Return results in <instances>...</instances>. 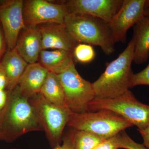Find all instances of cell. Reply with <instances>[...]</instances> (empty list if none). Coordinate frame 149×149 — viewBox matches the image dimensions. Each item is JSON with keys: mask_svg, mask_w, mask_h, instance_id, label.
I'll return each instance as SVG.
<instances>
[{"mask_svg": "<svg viewBox=\"0 0 149 149\" xmlns=\"http://www.w3.org/2000/svg\"><path fill=\"white\" fill-rule=\"evenodd\" d=\"M67 125L90 132L104 139L111 138L133 126L122 116L107 110L71 112Z\"/></svg>", "mask_w": 149, "mask_h": 149, "instance_id": "277c9868", "label": "cell"}, {"mask_svg": "<svg viewBox=\"0 0 149 149\" xmlns=\"http://www.w3.org/2000/svg\"><path fill=\"white\" fill-rule=\"evenodd\" d=\"M1 64L5 71L8 79L6 91L11 92L17 86L19 80L28 63L19 55L15 48L8 50L4 54Z\"/></svg>", "mask_w": 149, "mask_h": 149, "instance_id": "9a60e30c", "label": "cell"}, {"mask_svg": "<svg viewBox=\"0 0 149 149\" xmlns=\"http://www.w3.org/2000/svg\"><path fill=\"white\" fill-rule=\"evenodd\" d=\"M8 79L5 71L0 62V90H6Z\"/></svg>", "mask_w": 149, "mask_h": 149, "instance_id": "cb8c5ba5", "label": "cell"}, {"mask_svg": "<svg viewBox=\"0 0 149 149\" xmlns=\"http://www.w3.org/2000/svg\"><path fill=\"white\" fill-rule=\"evenodd\" d=\"M1 25L0 23V59L4 53L6 46H7L5 38L3 32L2 28Z\"/></svg>", "mask_w": 149, "mask_h": 149, "instance_id": "484cf974", "label": "cell"}, {"mask_svg": "<svg viewBox=\"0 0 149 149\" xmlns=\"http://www.w3.org/2000/svg\"><path fill=\"white\" fill-rule=\"evenodd\" d=\"M42 130L35 109L17 86L8 93L7 102L1 111L0 140L10 143L29 132Z\"/></svg>", "mask_w": 149, "mask_h": 149, "instance_id": "6da1fadb", "label": "cell"}, {"mask_svg": "<svg viewBox=\"0 0 149 149\" xmlns=\"http://www.w3.org/2000/svg\"><path fill=\"white\" fill-rule=\"evenodd\" d=\"M107 110L122 116L138 130L145 129L149 124V105L139 102L129 90L113 98L95 97L88 104V111Z\"/></svg>", "mask_w": 149, "mask_h": 149, "instance_id": "5b68a950", "label": "cell"}, {"mask_svg": "<svg viewBox=\"0 0 149 149\" xmlns=\"http://www.w3.org/2000/svg\"><path fill=\"white\" fill-rule=\"evenodd\" d=\"M73 58L81 63H86L93 61L95 53L92 46L83 43L77 44L73 50Z\"/></svg>", "mask_w": 149, "mask_h": 149, "instance_id": "ffe728a7", "label": "cell"}, {"mask_svg": "<svg viewBox=\"0 0 149 149\" xmlns=\"http://www.w3.org/2000/svg\"><path fill=\"white\" fill-rule=\"evenodd\" d=\"M57 75L70 111L74 113L88 111V104L95 98L92 83L81 77L74 63L64 72Z\"/></svg>", "mask_w": 149, "mask_h": 149, "instance_id": "52a82bcc", "label": "cell"}, {"mask_svg": "<svg viewBox=\"0 0 149 149\" xmlns=\"http://www.w3.org/2000/svg\"><path fill=\"white\" fill-rule=\"evenodd\" d=\"M72 53L62 50H42L38 63L49 72L60 74L68 68L72 63Z\"/></svg>", "mask_w": 149, "mask_h": 149, "instance_id": "2e32d148", "label": "cell"}, {"mask_svg": "<svg viewBox=\"0 0 149 149\" xmlns=\"http://www.w3.org/2000/svg\"><path fill=\"white\" fill-rule=\"evenodd\" d=\"M38 26L42 35V50H62L72 53L79 44L63 24L47 23Z\"/></svg>", "mask_w": 149, "mask_h": 149, "instance_id": "7c38bea8", "label": "cell"}, {"mask_svg": "<svg viewBox=\"0 0 149 149\" xmlns=\"http://www.w3.org/2000/svg\"><path fill=\"white\" fill-rule=\"evenodd\" d=\"M40 93L53 104L68 108L63 88L56 74L49 72Z\"/></svg>", "mask_w": 149, "mask_h": 149, "instance_id": "d6986e66", "label": "cell"}, {"mask_svg": "<svg viewBox=\"0 0 149 149\" xmlns=\"http://www.w3.org/2000/svg\"><path fill=\"white\" fill-rule=\"evenodd\" d=\"M63 25L78 43L100 47L107 55L114 52L115 43L105 21L85 15L67 14Z\"/></svg>", "mask_w": 149, "mask_h": 149, "instance_id": "3957f363", "label": "cell"}, {"mask_svg": "<svg viewBox=\"0 0 149 149\" xmlns=\"http://www.w3.org/2000/svg\"><path fill=\"white\" fill-rule=\"evenodd\" d=\"M53 149H70L66 145L63 143L62 145H60V146H58L54 148Z\"/></svg>", "mask_w": 149, "mask_h": 149, "instance_id": "f1b7e54d", "label": "cell"}, {"mask_svg": "<svg viewBox=\"0 0 149 149\" xmlns=\"http://www.w3.org/2000/svg\"><path fill=\"white\" fill-rule=\"evenodd\" d=\"M48 73L39 63L28 64L17 85L22 95L29 100L40 93Z\"/></svg>", "mask_w": 149, "mask_h": 149, "instance_id": "5bb4252c", "label": "cell"}, {"mask_svg": "<svg viewBox=\"0 0 149 149\" xmlns=\"http://www.w3.org/2000/svg\"><path fill=\"white\" fill-rule=\"evenodd\" d=\"M8 93L6 90H0V111L2 110L7 102Z\"/></svg>", "mask_w": 149, "mask_h": 149, "instance_id": "4316f807", "label": "cell"}, {"mask_svg": "<svg viewBox=\"0 0 149 149\" xmlns=\"http://www.w3.org/2000/svg\"><path fill=\"white\" fill-rule=\"evenodd\" d=\"M104 140L90 132L71 128L63 137L62 142L70 149H93Z\"/></svg>", "mask_w": 149, "mask_h": 149, "instance_id": "ac0fdd59", "label": "cell"}, {"mask_svg": "<svg viewBox=\"0 0 149 149\" xmlns=\"http://www.w3.org/2000/svg\"><path fill=\"white\" fill-rule=\"evenodd\" d=\"M147 0H123L121 7L108 23L114 42L125 43L128 29L144 16Z\"/></svg>", "mask_w": 149, "mask_h": 149, "instance_id": "9c48e42d", "label": "cell"}, {"mask_svg": "<svg viewBox=\"0 0 149 149\" xmlns=\"http://www.w3.org/2000/svg\"><path fill=\"white\" fill-rule=\"evenodd\" d=\"M1 111H0V114H1Z\"/></svg>", "mask_w": 149, "mask_h": 149, "instance_id": "4dcf8cb0", "label": "cell"}, {"mask_svg": "<svg viewBox=\"0 0 149 149\" xmlns=\"http://www.w3.org/2000/svg\"><path fill=\"white\" fill-rule=\"evenodd\" d=\"M149 86V63L146 67L138 73H131L129 80L130 88L138 85Z\"/></svg>", "mask_w": 149, "mask_h": 149, "instance_id": "44dd1931", "label": "cell"}, {"mask_svg": "<svg viewBox=\"0 0 149 149\" xmlns=\"http://www.w3.org/2000/svg\"><path fill=\"white\" fill-rule=\"evenodd\" d=\"M15 49L28 64L38 62L42 50V35L38 26H27L22 29Z\"/></svg>", "mask_w": 149, "mask_h": 149, "instance_id": "4fadbf2b", "label": "cell"}, {"mask_svg": "<svg viewBox=\"0 0 149 149\" xmlns=\"http://www.w3.org/2000/svg\"><path fill=\"white\" fill-rule=\"evenodd\" d=\"M35 109L51 146L61 145L63 133L71 112L51 103L40 93L29 100Z\"/></svg>", "mask_w": 149, "mask_h": 149, "instance_id": "8992f818", "label": "cell"}, {"mask_svg": "<svg viewBox=\"0 0 149 149\" xmlns=\"http://www.w3.org/2000/svg\"><path fill=\"white\" fill-rule=\"evenodd\" d=\"M144 16L149 17V0H147L144 10Z\"/></svg>", "mask_w": 149, "mask_h": 149, "instance_id": "83f0119b", "label": "cell"}, {"mask_svg": "<svg viewBox=\"0 0 149 149\" xmlns=\"http://www.w3.org/2000/svg\"><path fill=\"white\" fill-rule=\"evenodd\" d=\"M139 131L143 138V145L147 149H149V124L145 129Z\"/></svg>", "mask_w": 149, "mask_h": 149, "instance_id": "d4e9b609", "label": "cell"}, {"mask_svg": "<svg viewBox=\"0 0 149 149\" xmlns=\"http://www.w3.org/2000/svg\"><path fill=\"white\" fill-rule=\"evenodd\" d=\"M135 46V38L133 37L124 50L116 59L107 64L103 73L92 83L95 97L113 98L129 90Z\"/></svg>", "mask_w": 149, "mask_h": 149, "instance_id": "7a4b0ae2", "label": "cell"}, {"mask_svg": "<svg viewBox=\"0 0 149 149\" xmlns=\"http://www.w3.org/2000/svg\"><path fill=\"white\" fill-rule=\"evenodd\" d=\"M133 37L135 40L133 62L141 65L149 57V17L144 16L134 25Z\"/></svg>", "mask_w": 149, "mask_h": 149, "instance_id": "e0dca14e", "label": "cell"}, {"mask_svg": "<svg viewBox=\"0 0 149 149\" xmlns=\"http://www.w3.org/2000/svg\"><path fill=\"white\" fill-rule=\"evenodd\" d=\"M67 14L64 6L45 0L24 1L23 16L26 26L47 23L63 24Z\"/></svg>", "mask_w": 149, "mask_h": 149, "instance_id": "ba28073f", "label": "cell"}, {"mask_svg": "<svg viewBox=\"0 0 149 149\" xmlns=\"http://www.w3.org/2000/svg\"><path fill=\"white\" fill-rule=\"evenodd\" d=\"M5 1H0V6Z\"/></svg>", "mask_w": 149, "mask_h": 149, "instance_id": "f546056e", "label": "cell"}, {"mask_svg": "<svg viewBox=\"0 0 149 149\" xmlns=\"http://www.w3.org/2000/svg\"><path fill=\"white\" fill-rule=\"evenodd\" d=\"M120 133L111 138L104 140L93 149H118L120 148Z\"/></svg>", "mask_w": 149, "mask_h": 149, "instance_id": "603a6c76", "label": "cell"}, {"mask_svg": "<svg viewBox=\"0 0 149 149\" xmlns=\"http://www.w3.org/2000/svg\"><path fill=\"white\" fill-rule=\"evenodd\" d=\"M123 0H68L60 2L67 14L94 17L109 23L122 6Z\"/></svg>", "mask_w": 149, "mask_h": 149, "instance_id": "8fae6325", "label": "cell"}, {"mask_svg": "<svg viewBox=\"0 0 149 149\" xmlns=\"http://www.w3.org/2000/svg\"><path fill=\"white\" fill-rule=\"evenodd\" d=\"M120 148L124 149H148L143 144L136 143L125 131L120 133Z\"/></svg>", "mask_w": 149, "mask_h": 149, "instance_id": "7402d4cb", "label": "cell"}, {"mask_svg": "<svg viewBox=\"0 0 149 149\" xmlns=\"http://www.w3.org/2000/svg\"><path fill=\"white\" fill-rule=\"evenodd\" d=\"M23 5L22 0H8L0 6V23L8 50L15 48L20 32L27 27L23 18Z\"/></svg>", "mask_w": 149, "mask_h": 149, "instance_id": "30bf717a", "label": "cell"}]
</instances>
